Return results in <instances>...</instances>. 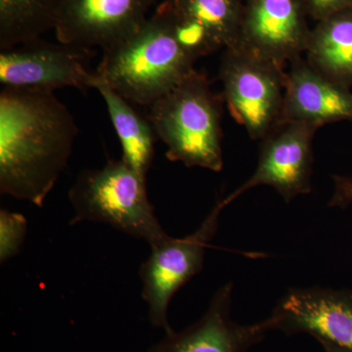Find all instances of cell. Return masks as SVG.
Masks as SVG:
<instances>
[{
  "mask_svg": "<svg viewBox=\"0 0 352 352\" xmlns=\"http://www.w3.org/2000/svg\"><path fill=\"white\" fill-rule=\"evenodd\" d=\"M92 88L103 97L109 116L119 136L122 161L139 175L147 177L155 156L157 135L149 118L144 117L131 102L118 94L95 73Z\"/></svg>",
  "mask_w": 352,
  "mask_h": 352,
  "instance_id": "14",
  "label": "cell"
},
{
  "mask_svg": "<svg viewBox=\"0 0 352 352\" xmlns=\"http://www.w3.org/2000/svg\"><path fill=\"white\" fill-rule=\"evenodd\" d=\"M69 200L74 210L72 226L100 222L150 245L168 235L148 198L146 178L122 160L82 171L69 189Z\"/></svg>",
  "mask_w": 352,
  "mask_h": 352,
  "instance_id": "4",
  "label": "cell"
},
{
  "mask_svg": "<svg viewBox=\"0 0 352 352\" xmlns=\"http://www.w3.org/2000/svg\"><path fill=\"white\" fill-rule=\"evenodd\" d=\"M233 284L217 289L200 320L166 337L148 352H248L272 331L270 318L242 325L231 318Z\"/></svg>",
  "mask_w": 352,
  "mask_h": 352,
  "instance_id": "12",
  "label": "cell"
},
{
  "mask_svg": "<svg viewBox=\"0 0 352 352\" xmlns=\"http://www.w3.org/2000/svg\"><path fill=\"white\" fill-rule=\"evenodd\" d=\"M289 65L282 122H302L319 129L331 122H352L351 88L329 80L302 56Z\"/></svg>",
  "mask_w": 352,
  "mask_h": 352,
  "instance_id": "13",
  "label": "cell"
},
{
  "mask_svg": "<svg viewBox=\"0 0 352 352\" xmlns=\"http://www.w3.org/2000/svg\"><path fill=\"white\" fill-rule=\"evenodd\" d=\"M335 190L329 207L346 208L352 204V176L333 175Z\"/></svg>",
  "mask_w": 352,
  "mask_h": 352,
  "instance_id": "21",
  "label": "cell"
},
{
  "mask_svg": "<svg viewBox=\"0 0 352 352\" xmlns=\"http://www.w3.org/2000/svg\"><path fill=\"white\" fill-rule=\"evenodd\" d=\"M223 208L221 201H217L200 227L189 236L166 235L150 245L151 254L139 270L142 298L147 303L153 325L164 329L166 333L173 331L168 321L171 298L203 270L206 250L217 234Z\"/></svg>",
  "mask_w": 352,
  "mask_h": 352,
  "instance_id": "6",
  "label": "cell"
},
{
  "mask_svg": "<svg viewBox=\"0 0 352 352\" xmlns=\"http://www.w3.org/2000/svg\"><path fill=\"white\" fill-rule=\"evenodd\" d=\"M241 45L285 67L307 50V0H243Z\"/></svg>",
  "mask_w": 352,
  "mask_h": 352,
  "instance_id": "11",
  "label": "cell"
},
{
  "mask_svg": "<svg viewBox=\"0 0 352 352\" xmlns=\"http://www.w3.org/2000/svg\"><path fill=\"white\" fill-rule=\"evenodd\" d=\"M96 51L38 38L0 51V83L9 89L48 92L59 88H92L90 69Z\"/></svg>",
  "mask_w": 352,
  "mask_h": 352,
  "instance_id": "7",
  "label": "cell"
},
{
  "mask_svg": "<svg viewBox=\"0 0 352 352\" xmlns=\"http://www.w3.org/2000/svg\"><path fill=\"white\" fill-rule=\"evenodd\" d=\"M28 231V220L19 212L0 210V261L19 254Z\"/></svg>",
  "mask_w": 352,
  "mask_h": 352,
  "instance_id": "19",
  "label": "cell"
},
{
  "mask_svg": "<svg viewBox=\"0 0 352 352\" xmlns=\"http://www.w3.org/2000/svg\"><path fill=\"white\" fill-rule=\"evenodd\" d=\"M75 118L54 94H0V191L43 207L68 164Z\"/></svg>",
  "mask_w": 352,
  "mask_h": 352,
  "instance_id": "1",
  "label": "cell"
},
{
  "mask_svg": "<svg viewBox=\"0 0 352 352\" xmlns=\"http://www.w3.org/2000/svg\"><path fill=\"white\" fill-rule=\"evenodd\" d=\"M61 0H0V50L54 30Z\"/></svg>",
  "mask_w": 352,
  "mask_h": 352,
  "instance_id": "16",
  "label": "cell"
},
{
  "mask_svg": "<svg viewBox=\"0 0 352 352\" xmlns=\"http://www.w3.org/2000/svg\"><path fill=\"white\" fill-rule=\"evenodd\" d=\"M164 2L173 36L190 59L196 62L199 58L221 50L219 41L199 21L176 8L171 0Z\"/></svg>",
  "mask_w": 352,
  "mask_h": 352,
  "instance_id": "18",
  "label": "cell"
},
{
  "mask_svg": "<svg viewBox=\"0 0 352 352\" xmlns=\"http://www.w3.org/2000/svg\"><path fill=\"white\" fill-rule=\"evenodd\" d=\"M309 17L316 22L352 8V0H307Z\"/></svg>",
  "mask_w": 352,
  "mask_h": 352,
  "instance_id": "20",
  "label": "cell"
},
{
  "mask_svg": "<svg viewBox=\"0 0 352 352\" xmlns=\"http://www.w3.org/2000/svg\"><path fill=\"white\" fill-rule=\"evenodd\" d=\"M321 344L323 346L324 352H352L349 349L336 346V344H330V342H321Z\"/></svg>",
  "mask_w": 352,
  "mask_h": 352,
  "instance_id": "22",
  "label": "cell"
},
{
  "mask_svg": "<svg viewBox=\"0 0 352 352\" xmlns=\"http://www.w3.org/2000/svg\"><path fill=\"white\" fill-rule=\"evenodd\" d=\"M194 64L173 36L163 1L129 38L103 50L95 73L131 103L149 107L182 82Z\"/></svg>",
  "mask_w": 352,
  "mask_h": 352,
  "instance_id": "2",
  "label": "cell"
},
{
  "mask_svg": "<svg viewBox=\"0 0 352 352\" xmlns=\"http://www.w3.org/2000/svg\"><path fill=\"white\" fill-rule=\"evenodd\" d=\"M284 69L245 46L224 50L219 68L223 96L254 140H263L283 122Z\"/></svg>",
  "mask_w": 352,
  "mask_h": 352,
  "instance_id": "5",
  "label": "cell"
},
{
  "mask_svg": "<svg viewBox=\"0 0 352 352\" xmlns=\"http://www.w3.org/2000/svg\"><path fill=\"white\" fill-rule=\"evenodd\" d=\"M157 0H61L54 31L58 41L108 50L129 38Z\"/></svg>",
  "mask_w": 352,
  "mask_h": 352,
  "instance_id": "9",
  "label": "cell"
},
{
  "mask_svg": "<svg viewBox=\"0 0 352 352\" xmlns=\"http://www.w3.org/2000/svg\"><path fill=\"white\" fill-rule=\"evenodd\" d=\"M317 127L285 122L261 141L258 163L254 175L227 196L226 208L238 197L259 185L273 187L286 203L311 192L312 139Z\"/></svg>",
  "mask_w": 352,
  "mask_h": 352,
  "instance_id": "8",
  "label": "cell"
},
{
  "mask_svg": "<svg viewBox=\"0 0 352 352\" xmlns=\"http://www.w3.org/2000/svg\"><path fill=\"white\" fill-rule=\"evenodd\" d=\"M182 12L207 28L223 50L238 47L242 38L243 0H171Z\"/></svg>",
  "mask_w": 352,
  "mask_h": 352,
  "instance_id": "17",
  "label": "cell"
},
{
  "mask_svg": "<svg viewBox=\"0 0 352 352\" xmlns=\"http://www.w3.org/2000/svg\"><path fill=\"white\" fill-rule=\"evenodd\" d=\"M272 330L307 333L319 342L352 351V289H292L270 315Z\"/></svg>",
  "mask_w": 352,
  "mask_h": 352,
  "instance_id": "10",
  "label": "cell"
},
{
  "mask_svg": "<svg viewBox=\"0 0 352 352\" xmlns=\"http://www.w3.org/2000/svg\"><path fill=\"white\" fill-rule=\"evenodd\" d=\"M307 61L342 87H352V8L318 21L308 38Z\"/></svg>",
  "mask_w": 352,
  "mask_h": 352,
  "instance_id": "15",
  "label": "cell"
},
{
  "mask_svg": "<svg viewBox=\"0 0 352 352\" xmlns=\"http://www.w3.org/2000/svg\"><path fill=\"white\" fill-rule=\"evenodd\" d=\"M148 108L157 138L166 146V159L188 168L222 170L221 99L207 76L194 69Z\"/></svg>",
  "mask_w": 352,
  "mask_h": 352,
  "instance_id": "3",
  "label": "cell"
}]
</instances>
